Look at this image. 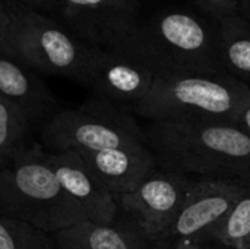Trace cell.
<instances>
[{"label": "cell", "mask_w": 250, "mask_h": 249, "mask_svg": "<svg viewBox=\"0 0 250 249\" xmlns=\"http://www.w3.org/2000/svg\"><path fill=\"white\" fill-rule=\"evenodd\" d=\"M146 144L161 166L198 178L250 182V135L237 123L173 119L151 122Z\"/></svg>", "instance_id": "6da1fadb"}, {"label": "cell", "mask_w": 250, "mask_h": 249, "mask_svg": "<svg viewBox=\"0 0 250 249\" xmlns=\"http://www.w3.org/2000/svg\"><path fill=\"white\" fill-rule=\"evenodd\" d=\"M0 214L51 235L86 222L37 148L19 151L0 167Z\"/></svg>", "instance_id": "7a4b0ae2"}, {"label": "cell", "mask_w": 250, "mask_h": 249, "mask_svg": "<svg viewBox=\"0 0 250 249\" xmlns=\"http://www.w3.org/2000/svg\"><path fill=\"white\" fill-rule=\"evenodd\" d=\"M139 57L158 76L226 70L218 57L217 37L195 15L164 12L138 29L117 48Z\"/></svg>", "instance_id": "3957f363"}, {"label": "cell", "mask_w": 250, "mask_h": 249, "mask_svg": "<svg viewBox=\"0 0 250 249\" xmlns=\"http://www.w3.org/2000/svg\"><path fill=\"white\" fill-rule=\"evenodd\" d=\"M249 101V87L229 72H190L158 76L135 112L149 122L204 119L236 123Z\"/></svg>", "instance_id": "277c9868"}, {"label": "cell", "mask_w": 250, "mask_h": 249, "mask_svg": "<svg viewBox=\"0 0 250 249\" xmlns=\"http://www.w3.org/2000/svg\"><path fill=\"white\" fill-rule=\"evenodd\" d=\"M6 6L10 25L3 54L38 70L85 85L95 45L81 41L44 13L15 1Z\"/></svg>", "instance_id": "5b68a950"}, {"label": "cell", "mask_w": 250, "mask_h": 249, "mask_svg": "<svg viewBox=\"0 0 250 249\" xmlns=\"http://www.w3.org/2000/svg\"><path fill=\"white\" fill-rule=\"evenodd\" d=\"M44 144L56 153L103 151L145 144V132L127 110L100 97L54 114L42 131Z\"/></svg>", "instance_id": "8992f818"}, {"label": "cell", "mask_w": 250, "mask_h": 249, "mask_svg": "<svg viewBox=\"0 0 250 249\" xmlns=\"http://www.w3.org/2000/svg\"><path fill=\"white\" fill-rule=\"evenodd\" d=\"M193 182V178L158 163V167L133 192L122 195L116 201L119 210L154 242L174 223Z\"/></svg>", "instance_id": "52a82bcc"}, {"label": "cell", "mask_w": 250, "mask_h": 249, "mask_svg": "<svg viewBox=\"0 0 250 249\" xmlns=\"http://www.w3.org/2000/svg\"><path fill=\"white\" fill-rule=\"evenodd\" d=\"M250 182L223 178H199L167 232L154 242H204L208 233L249 191Z\"/></svg>", "instance_id": "ba28073f"}, {"label": "cell", "mask_w": 250, "mask_h": 249, "mask_svg": "<svg viewBox=\"0 0 250 249\" xmlns=\"http://www.w3.org/2000/svg\"><path fill=\"white\" fill-rule=\"evenodd\" d=\"M57 10L70 32L100 47H120L141 25L138 0H59Z\"/></svg>", "instance_id": "9c48e42d"}, {"label": "cell", "mask_w": 250, "mask_h": 249, "mask_svg": "<svg viewBox=\"0 0 250 249\" xmlns=\"http://www.w3.org/2000/svg\"><path fill=\"white\" fill-rule=\"evenodd\" d=\"M155 79V72L139 57L123 50L95 47L85 85L103 98L135 107L149 94Z\"/></svg>", "instance_id": "30bf717a"}, {"label": "cell", "mask_w": 250, "mask_h": 249, "mask_svg": "<svg viewBox=\"0 0 250 249\" xmlns=\"http://www.w3.org/2000/svg\"><path fill=\"white\" fill-rule=\"evenodd\" d=\"M59 183L86 222L111 223L119 205L114 195L100 182L76 151L45 153Z\"/></svg>", "instance_id": "8fae6325"}, {"label": "cell", "mask_w": 250, "mask_h": 249, "mask_svg": "<svg viewBox=\"0 0 250 249\" xmlns=\"http://www.w3.org/2000/svg\"><path fill=\"white\" fill-rule=\"evenodd\" d=\"M76 153L116 200L133 192L158 167L157 156L146 142L123 148Z\"/></svg>", "instance_id": "7c38bea8"}, {"label": "cell", "mask_w": 250, "mask_h": 249, "mask_svg": "<svg viewBox=\"0 0 250 249\" xmlns=\"http://www.w3.org/2000/svg\"><path fill=\"white\" fill-rule=\"evenodd\" d=\"M59 249H151V241L125 216L111 223L82 222L54 233Z\"/></svg>", "instance_id": "4fadbf2b"}, {"label": "cell", "mask_w": 250, "mask_h": 249, "mask_svg": "<svg viewBox=\"0 0 250 249\" xmlns=\"http://www.w3.org/2000/svg\"><path fill=\"white\" fill-rule=\"evenodd\" d=\"M0 95L16 106L28 122L50 113L56 100L47 87L28 73L18 60L0 53Z\"/></svg>", "instance_id": "5bb4252c"}, {"label": "cell", "mask_w": 250, "mask_h": 249, "mask_svg": "<svg viewBox=\"0 0 250 249\" xmlns=\"http://www.w3.org/2000/svg\"><path fill=\"white\" fill-rule=\"evenodd\" d=\"M217 23L218 57L223 68L250 88V21L237 13Z\"/></svg>", "instance_id": "9a60e30c"}, {"label": "cell", "mask_w": 250, "mask_h": 249, "mask_svg": "<svg viewBox=\"0 0 250 249\" xmlns=\"http://www.w3.org/2000/svg\"><path fill=\"white\" fill-rule=\"evenodd\" d=\"M207 239L227 248L250 249V188L208 233Z\"/></svg>", "instance_id": "2e32d148"}, {"label": "cell", "mask_w": 250, "mask_h": 249, "mask_svg": "<svg viewBox=\"0 0 250 249\" xmlns=\"http://www.w3.org/2000/svg\"><path fill=\"white\" fill-rule=\"evenodd\" d=\"M0 249H59L54 235L0 214Z\"/></svg>", "instance_id": "e0dca14e"}, {"label": "cell", "mask_w": 250, "mask_h": 249, "mask_svg": "<svg viewBox=\"0 0 250 249\" xmlns=\"http://www.w3.org/2000/svg\"><path fill=\"white\" fill-rule=\"evenodd\" d=\"M28 123L22 112L0 95V167L19 153Z\"/></svg>", "instance_id": "ac0fdd59"}, {"label": "cell", "mask_w": 250, "mask_h": 249, "mask_svg": "<svg viewBox=\"0 0 250 249\" xmlns=\"http://www.w3.org/2000/svg\"><path fill=\"white\" fill-rule=\"evenodd\" d=\"M195 1L217 22L231 15H237V13L242 15L239 0H195Z\"/></svg>", "instance_id": "d6986e66"}, {"label": "cell", "mask_w": 250, "mask_h": 249, "mask_svg": "<svg viewBox=\"0 0 250 249\" xmlns=\"http://www.w3.org/2000/svg\"><path fill=\"white\" fill-rule=\"evenodd\" d=\"M18 4H22L25 7H29L32 10H37L42 13L44 10H53L57 9L59 0H12Z\"/></svg>", "instance_id": "ffe728a7"}, {"label": "cell", "mask_w": 250, "mask_h": 249, "mask_svg": "<svg viewBox=\"0 0 250 249\" xmlns=\"http://www.w3.org/2000/svg\"><path fill=\"white\" fill-rule=\"evenodd\" d=\"M9 25H10L9 9L6 6V3H3L0 0V53H3V48H4V43H6Z\"/></svg>", "instance_id": "44dd1931"}, {"label": "cell", "mask_w": 250, "mask_h": 249, "mask_svg": "<svg viewBox=\"0 0 250 249\" xmlns=\"http://www.w3.org/2000/svg\"><path fill=\"white\" fill-rule=\"evenodd\" d=\"M151 249H212L204 242H186V244H163L152 242Z\"/></svg>", "instance_id": "7402d4cb"}, {"label": "cell", "mask_w": 250, "mask_h": 249, "mask_svg": "<svg viewBox=\"0 0 250 249\" xmlns=\"http://www.w3.org/2000/svg\"><path fill=\"white\" fill-rule=\"evenodd\" d=\"M236 123H237L243 131H246L248 135H250V101L249 104L243 109V112L240 113V116L237 117Z\"/></svg>", "instance_id": "603a6c76"}, {"label": "cell", "mask_w": 250, "mask_h": 249, "mask_svg": "<svg viewBox=\"0 0 250 249\" xmlns=\"http://www.w3.org/2000/svg\"><path fill=\"white\" fill-rule=\"evenodd\" d=\"M243 16L248 18L250 21V0H246V6H245V10H243Z\"/></svg>", "instance_id": "cb8c5ba5"}, {"label": "cell", "mask_w": 250, "mask_h": 249, "mask_svg": "<svg viewBox=\"0 0 250 249\" xmlns=\"http://www.w3.org/2000/svg\"><path fill=\"white\" fill-rule=\"evenodd\" d=\"M239 1H240V9H242V15H243L245 6H246V0H239Z\"/></svg>", "instance_id": "d4e9b609"}]
</instances>
